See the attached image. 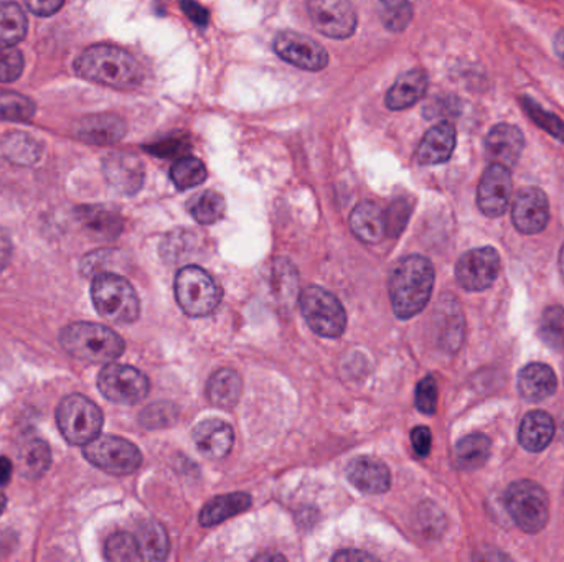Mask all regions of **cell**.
<instances>
[{
	"label": "cell",
	"mask_w": 564,
	"mask_h": 562,
	"mask_svg": "<svg viewBox=\"0 0 564 562\" xmlns=\"http://www.w3.org/2000/svg\"><path fill=\"white\" fill-rule=\"evenodd\" d=\"M434 266L428 258L408 256L399 261L389 276V297L393 312L408 320L424 310L433 296Z\"/></svg>",
	"instance_id": "cell-1"
},
{
	"label": "cell",
	"mask_w": 564,
	"mask_h": 562,
	"mask_svg": "<svg viewBox=\"0 0 564 562\" xmlns=\"http://www.w3.org/2000/svg\"><path fill=\"white\" fill-rule=\"evenodd\" d=\"M76 73L88 82L115 89L137 88L143 83V68L134 57L112 45L86 48L75 63Z\"/></svg>",
	"instance_id": "cell-2"
},
{
	"label": "cell",
	"mask_w": 564,
	"mask_h": 562,
	"mask_svg": "<svg viewBox=\"0 0 564 562\" xmlns=\"http://www.w3.org/2000/svg\"><path fill=\"white\" fill-rule=\"evenodd\" d=\"M60 344L72 357L96 364L112 363L125 348L124 340L115 331L89 322L68 325L61 331Z\"/></svg>",
	"instance_id": "cell-3"
},
{
	"label": "cell",
	"mask_w": 564,
	"mask_h": 562,
	"mask_svg": "<svg viewBox=\"0 0 564 562\" xmlns=\"http://www.w3.org/2000/svg\"><path fill=\"white\" fill-rule=\"evenodd\" d=\"M92 299L99 315L112 324H132L141 313L134 287L118 274L99 273L93 280Z\"/></svg>",
	"instance_id": "cell-4"
},
{
	"label": "cell",
	"mask_w": 564,
	"mask_h": 562,
	"mask_svg": "<svg viewBox=\"0 0 564 562\" xmlns=\"http://www.w3.org/2000/svg\"><path fill=\"white\" fill-rule=\"evenodd\" d=\"M57 425L68 444L85 445L101 432V409L83 394H70L58 405Z\"/></svg>",
	"instance_id": "cell-5"
},
{
	"label": "cell",
	"mask_w": 564,
	"mask_h": 562,
	"mask_svg": "<svg viewBox=\"0 0 564 562\" xmlns=\"http://www.w3.org/2000/svg\"><path fill=\"white\" fill-rule=\"evenodd\" d=\"M505 506L518 528L537 535L550 522V499L543 487L531 480H518L505 493Z\"/></svg>",
	"instance_id": "cell-6"
},
{
	"label": "cell",
	"mask_w": 564,
	"mask_h": 562,
	"mask_svg": "<svg viewBox=\"0 0 564 562\" xmlns=\"http://www.w3.org/2000/svg\"><path fill=\"white\" fill-rule=\"evenodd\" d=\"M224 290L205 270L187 266L176 276V299L190 316H205L220 306Z\"/></svg>",
	"instance_id": "cell-7"
},
{
	"label": "cell",
	"mask_w": 564,
	"mask_h": 562,
	"mask_svg": "<svg viewBox=\"0 0 564 562\" xmlns=\"http://www.w3.org/2000/svg\"><path fill=\"white\" fill-rule=\"evenodd\" d=\"M299 306L314 334L325 338H338L344 334L347 327V313L334 294L322 287H308L299 297Z\"/></svg>",
	"instance_id": "cell-8"
},
{
	"label": "cell",
	"mask_w": 564,
	"mask_h": 562,
	"mask_svg": "<svg viewBox=\"0 0 564 562\" xmlns=\"http://www.w3.org/2000/svg\"><path fill=\"white\" fill-rule=\"evenodd\" d=\"M86 461L112 475H129L143 464V454L118 435H98L83 445Z\"/></svg>",
	"instance_id": "cell-9"
},
{
	"label": "cell",
	"mask_w": 564,
	"mask_h": 562,
	"mask_svg": "<svg viewBox=\"0 0 564 562\" xmlns=\"http://www.w3.org/2000/svg\"><path fill=\"white\" fill-rule=\"evenodd\" d=\"M98 387L103 396L112 403L137 405L149 394V380L137 368L108 363L99 373Z\"/></svg>",
	"instance_id": "cell-10"
},
{
	"label": "cell",
	"mask_w": 564,
	"mask_h": 562,
	"mask_svg": "<svg viewBox=\"0 0 564 562\" xmlns=\"http://www.w3.org/2000/svg\"><path fill=\"white\" fill-rule=\"evenodd\" d=\"M501 267V254L497 250L490 247L477 248V250L467 251L457 261L456 279L463 289L480 292L489 289L497 280Z\"/></svg>",
	"instance_id": "cell-11"
},
{
	"label": "cell",
	"mask_w": 564,
	"mask_h": 562,
	"mask_svg": "<svg viewBox=\"0 0 564 562\" xmlns=\"http://www.w3.org/2000/svg\"><path fill=\"white\" fill-rule=\"evenodd\" d=\"M308 12L325 37L344 40L356 34L357 12L350 0H308Z\"/></svg>",
	"instance_id": "cell-12"
},
{
	"label": "cell",
	"mask_w": 564,
	"mask_h": 562,
	"mask_svg": "<svg viewBox=\"0 0 564 562\" xmlns=\"http://www.w3.org/2000/svg\"><path fill=\"white\" fill-rule=\"evenodd\" d=\"M512 192H514V182H512L511 169L501 164H490L477 189V205L483 215L499 218L507 212Z\"/></svg>",
	"instance_id": "cell-13"
},
{
	"label": "cell",
	"mask_w": 564,
	"mask_h": 562,
	"mask_svg": "<svg viewBox=\"0 0 564 562\" xmlns=\"http://www.w3.org/2000/svg\"><path fill=\"white\" fill-rule=\"evenodd\" d=\"M274 51L280 60L308 71H321L327 67L328 55L322 45L298 32H283L274 40Z\"/></svg>",
	"instance_id": "cell-14"
},
{
	"label": "cell",
	"mask_w": 564,
	"mask_h": 562,
	"mask_svg": "<svg viewBox=\"0 0 564 562\" xmlns=\"http://www.w3.org/2000/svg\"><path fill=\"white\" fill-rule=\"evenodd\" d=\"M512 222L524 235H538L550 222V202L547 193L537 187H527L515 196Z\"/></svg>",
	"instance_id": "cell-15"
},
{
	"label": "cell",
	"mask_w": 564,
	"mask_h": 562,
	"mask_svg": "<svg viewBox=\"0 0 564 562\" xmlns=\"http://www.w3.org/2000/svg\"><path fill=\"white\" fill-rule=\"evenodd\" d=\"M103 174L109 186L122 195H134L144 183V166L137 155L112 152L103 160Z\"/></svg>",
	"instance_id": "cell-16"
},
{
	"label": "cell",
	"mask_w": 564,
	"mask_h": 562,
	"mask_svg": "<svg viewBox=\"0 0 564 562\" xmlns=\"http://www.w3.org/2000/svg\"><path fill=\"white\" fill-rule=\"evenodd\" d=\"M525 147V137L517 125L501 122L493 125L485 137L487 157L492 164H501V166L514 167L520 158Z\"/></svg>",
	"instance_id": "cell-17"
},
{
	"label": "cell",
	"mask_w": 564,
	"mask_h": 562,
	"mask_svg": "<svg viewBox=\"0 0 564 562\" xmlns=\"http://www.w3.org/2000/svg\"><path fill=\"white\" fill-rule=\"evenodd\" d=\"M347 478L351 486L367 495H382L392 486V474L379 458L357 457L348 464Z\"/></svg>",
	"instance_id": "cell-18"
},
{
	"label": "cell",
	"mask_w": 564,
	"mask_h": 562,
	"mask_svg": "<svg viewBox=\"0 0 564 562\" xmlns=\"http://www.w3.org/2000/svg\"><path fill=\"white\" fill-rule=\"evenodd\" d=\"M128 131L124 119L116 115H92L80 119L75 125V134L80 141L93 145H111L121 141Z\"/></svg>",
	"instance_id": "cell-19"
},
{
	"label": "cell",
	"mask_w": 564,
	"mask_h": 562,
	"mask_svg": "<svg viewBox=\"0 0 564 562\" xmlns=\"http://www.w3.org/2000/svg\"><path fill=\"white\" fill-rule=\"evenodd\" d=\"M457 134L456 129L449 122H440V124L431 128L422 137L418 151H416V160L421 166H440L447 163L451 155L456 148Z\"/></svg>",
	"instance_id": "cell-20"
},
{
	"label": "cell",
	"mask_w": 564,
	"mask_h": 562,
	"mask_svg": "<svg viewBox=\"0 0 564 562\" xmlns=\"http://www.w3.org/2000/svg\"><path fill=\"white\" fill-rule=\"evenodd\" d=\"M193 442L200 454L208 458H221L233 447L235 432L220 419H206L193 429Z\"/></svg>",
	"instance_id": "cell-21"
},
{
	"label": "cell",
	"mask_w": 564,
	"mask_h": 562,
	"mask_svg": "<svg viewBox=\"0 0 564 562\" xmlns=\"http://www.w3.org/2000/svg\"><path fill=\"white\" fill-rule=\"evenodd\" d=\"M428 92V76L422 70H409L396 77L395 85L386 93V108L403 111L421 101Z\"/></svg>",
	"instance_id": "cell-22"
},
{
	"label": "cell",
	"mask_w": 564,
	"mask_h": 562,
	"mask_svg": "<svg viewBox=\"0 0 564 562\" xmlns=\"http://www.w3.org/2000/svg\"><path fill=\"white\" fill-rule=\"evenodd\" d=\"M350 228L363 243H380L388 235L386 212L373 202L359 203L351 212Z\"/></svg>",
	"instance_id": "cell-23"
},
{
	"label": "cell",
	"mask_w": 564,
	"mask_h": 562,
	"mask_svg": "<svg viewBox=\"0 0 564 562\" xmlns=\"http://www.w3.org/2000/svg\"><path fill=\"white\" fill-rule=\"evenodd\" d=\"M557 380L548 364H527L518 374V391L521 397L531 403H540L556 391Z\"/></svg>",
	"instance_id": "cell-24"
},
{
	"label": "cell",
	"mask_w": 564,
	"mask_h": 562,
	"mask_svg": "<svg viewBox=\"0 0 564 562\" xmlns=\"http://www.w3.org/2000/svg\"><path fill=\"white\" fill-rule=\"evenodd\" d=\"M554 435V421L548 412L530 411L521 421L518 439L528 452H541L550 445Z\"/></svg>",
	"instance_id": "cell-25"
},
{
	"label": "cell",
	"mask_w": 564,
	"mask_h": 562,
	"mask_svg": "<svg viewBox=\"0 0 564 562\" xmlns=\"http://www.w3.org/2000/svg\"><path fill=\"white\" fill-rule=\"evenodd\" d=\"M243 393V381L240 374L230 368L217 371L214 376L209 378L206 394L212 405L221 409L235 408Z\"/></svg>",
	"instance_id": "cell-26"
},
{
	"label": "cell",
	"mask_w": 564,
	"mask_h": 562,
	"mask_svg": "<svg viewBox=\"0 0 564 562\" xmlns=\"http://www.w3.org/2000/svg\"><path fill=\"white\" fill-rule=\"evenodd\" d=\"M251 506V497L248 493H230V495L217 497L209 500L200 513V525L209 526L220 525L225 519L233 518L240 513L247 512Z\"/></svg>",
	"instance_id": "cell-27"
},
{
	"label": "cell",
	"mask_w": 564,
	"mask_h": 562,
	"mask_svg": "<svg viewBox=\"0 0 564 562\" xmlns=\"http://www.w3.org/2000/svg\"><path fill=\"white\" fill-rule=\"evenodd\" d=\"M83 228L98 239H115L122 229V219L118 213L105 206H83L76 210Z\"/></svg>",
	"instance_id": "cell-28"
},
{
	"label": "cell",
	"mask_w": 564,
	"mask_h": 562,
	"mask_svg": "<svg viewBox=\"0 0 564 562\" xmlns=\"http://www.w3.org/2000/svg\"><path fill=\"white\" fill-rule=\"evenodd\" d=\"M141 561H164L169 555V536L157 522H146L135 533Z\"/></svg>",
	"instance_id": "cell-29"
},
{
	"label": "cell",
	"mask_w": 564,
	"mask_h": 562,
	"mask_svg": "<svg viewBox=\"0 0 564 562\" xmlns=\"http://www.w3.org/2000/svg\"><path fill=\"white\" fill-rule=\"evenodd\" d=\"M490 439L483 434H470L460 439L454 449V464L460 470H477L490 457Z\"/></svg>",
	"instance_id": "cell-30"
},
{
	"label": "cell",
	"mask_w": 564,
	"mask_h": 562,
	"mask_svg": "<svg viewBox=\"0 0 564 562\" xmlns=\"http://www.w3.org/2000/svg\"><path fill=\"white\" fill-rule=\"evenodd\" d=\"M0 152L9 163L17 166H34L40 158L41 147L32 135L24 132H11L0 141Z\"/></svg>",
	"instance_id": "cell-31"
},
{
	"label": "cell",
	"mask_w": 564,
	"mask_h": 562,
	"mask_svg": "<svg viewBox=\"0 0 564 562\" xmlns=\"http://www.w3.org/2000/svg\"><path fill=\"white\" fill-rule=\"evenodd\" d=\"M27 17L21 5L0 2V45H17L27 35Z\"/></svg>",
	"instance_id": "cell-32"
},
{
	"label": "cell",
	"mask_w": 564,
	"mask_h": 562,
	"mask_svg": "<svg viewBox=\"0 0 564 562\" xmlns=\"http://www.w3.org/2000/svg\"><path fill=\"white\" fill-rule=\"evenodd\" d=\"M21 464L25 477L32 480L40 478L51 464V451L47 442L40 439L28 441L22 449Z\"/></svg>",
	"instance_id": "cell-33"
},
{
	"label": "cell",
	"mask_w": 564,
	"mask_h": 562,
	"mask_svg": "<svg viewBox=\"0 0 564 562\" xmlns=\"http://www.w3.org/2000/svg\"><path fill=\"white\" fill-rule=\"evenodd\" d=\"M541 340L551 350H563L564 348V309L560 306L548 307L540 320Z\"/></svg>",
	"instance_id": "cell-34"
},
{
	"label": "cell",
	"mask_w": 564,
	"mask_h": 562,
	"mask_svg": "<svg viewBox=\"0 0 564 562\" xmlns=\"http://www.w3.org/2000/svg\"><path fill=\"white\" fill-rule=\"evenodd\" d=\"M170 179L179 190L202 186L206 180V169L199 158L182 157L170 169Z\"/></svg>",
	"instance_id": "cell-35"
},
{
	"label": "cell",
	"mask_w": 564,
	"mask_h": 562,
	"mask_svg": "<svg viewBox=\"0 0 564 562\" xmlns=\"http://www.w3.org/2000/svg\"><path fill=\"white\" fill-rule=\"evenodd\" d=\"M35 103L15 92H0V121L25 122L34 118Z\"/></svg>",
	"instance_id": "cell-36"
},
{
	"label": "cell",
	"mask_w": 564,
	"mask_h": 562,
	"mask_svg": "<svg viewBox=\"0 0 564 562\" xmlns=\"http://www.w3.org/2000/svg\"><path fill=\"white\" fill-rule=\"evenodd\" d=\"M225 210H227V203H225L224 196L214 192V190H208V192L196 196L190 205V213L200 225L217 223L225 215Z\"/></svg>",
	"instance_id": "cell-37"
},
{
	"label": "cell",
	"mask_w": 564,
	"mask_h": 562,
	"mask_svg": "<svg viewBox=\"0 0 564 562\" xmlns=\"http://www.w3.org/2000/svg\"><path fill=\"white\" fill-rule=\"evenodd\" d=\"M521 106H524L525 112L530 116L531 121L543 129L544 132L556 139V141L564 142V122L561 121L557 116L553 112H548L543 106L538 105L535 99L524 96L521 98Z\"/></svg>",
	"instance_id": "cell-38"
},
{
	"label": "cell",
	"mask_w": 564,
	"mask_h": 562,
	"mask_svg": "<svg viewBox=\"0 0 564 562\" xmlns=\"http://www.w3.org/2000/svg\"><path fill=\"white\" fill-rule=\"evenodd\" d=\"M105 555L112 562L141 561L137 541L128 533H116L106 541Z\"/></svg>",
	"instance_id": "cell-39"
},
{
	"label": "cell",
	"mask_w": 564,
	"mask_h": 562,
	"mask_svg": "<svg viewBox=\"0 0 564 562\" xmlns=\"http://www.w3.org/2000/svg\"><path fill=\"white\" fill-rule=\"evenodd\" d=\"M24 71V57L14 45H0V82L12 83Z\"/></svg>",
	"instance_id": "cell-40"
},
{
	"label": "cell",
	"mask_w": 564,
	"mask_h": 562,
	"mask_svg": "<svg viewBox=\"0 0 564 562\" xmlns=\"http://www.w3.org/2000/svg\"><path fill=\"white\" fill-rule=\"evenodd\" d=\"M177 415H179V411L172 403H156V405L144 409L143 415H141V425L147 429L167 428V426L176 422Z\"/></svg>",
	"instance_id": "cell-41"
},
{
	"label": "cell",
	"mask_w": 564,
	"mask_h": 562,
	"mask_svg": "<svg viewBox=\"0 0 564 562\" xmlns=\"http://www.w3.org/2000/svg\"><path fill=\"white\" fill-rule=\"evenodd\" d=\"M416 408L422 415L433 416L437 408V383L433 376L419 381L416 387Z\"/></svg>",
	"instance_id": "cell-42"
},
{
	"label": "cell",
	"mask_w": 564,
	"mask_h": 562,
	"mask_svg": "<svg viewBox=\"0 0 564 562\" xmlns=\"http://www.w3.org/2000/svg\"><path fill=\"white\" fill-rule=\"evenodd\" d=\"M382 21L392 32H403L412 21V4L383 8Z\"/></svg>",
	"instance_id": "cell-43"
},
{
	"label": "cell",
	"mask_w": 564,
	"mask_h": 562,
	"mask_svg": "<svg viewBox=\"0 0 564 562\" xmlns=\"http://www.w3.org/2000/svg\"><path fill=\"white\" fill-rule=\"evenodd\" d=\"M409 208L408 203L399 202L393 203L392 208L386 212V222H388V232H393V235H398V232L403 231L405 228L406 222L409 218Z\"/></svg>",
	"instance_id": "cell-44"
},
{
	"label": "cell",
	"mask_w": 564,
	"mask_h": 562,
	"mask_svg": "<svg viewBox=\"0 0 564 562\" xmlns=\"http://www.w3.org/2000/svg\"><path fill=\"white\" fill-rule=\"evenodd\" d=\"M411 444L419 457H428L431 452V444H433V435H431L430 429L424 428V426L412 429Z\"/></svg>",
	"instance_id": "cell-45"
},
{
	"label": "cell",
	"mask_w": 564,
	"mask_h": 562,
	"mask_svg": "<svg viewBox=\"0 0 564 562\" xmlns=\"http://www.w3.org/2000/svg\"><path fill=\"white\" fill-rule=\"evenodd\" d=\"M147 151L153 152L159 157H176V155L183 154L189 148V144L182 139H169V141L160 142V144L149 145Z\"/></svg>",
	"instance_id": "cell-46"
},
{
	"label": "cell",
	"mask_w": 564,
	"mask_h": 562,
	"mask_svg": "<svg viewBox=\"0 0 564 562\" xmlns=\"http://www.w3.org/2000/svg\"><path fill=\"white\" fill-rule=\"evenodd\" d=\"M28 11L40 17H50L63 8L64 0H24Z\"/></svg>",
	"instance_id": "cell-47"
},
{
	"label": "cell",
	"mask_w": 564,
	"mask_h": 562,
	"mask_svg": "<svg viewBox=\"0 0 564 562\" xmlns=\"http://www.w3.org/2000/svg\"><path fill=\"white\" fill-rule=\"evenodd\" d=\"M180 8L185 12L187 17H189L193 24L199 25V27H205V25L208 24V12H206V9L202 8L199 2H195V0H182Z\"/></svg>",
	"instance_id": "cell-48"
},
{
	"label": "cell",
	"mask_w": 564,
	"mask_h": 562,
	"mask_svg": "<svg viewBox=\"0 0 564 562\" xmlns=\"http://www.w3.org/2000/svg\"><path fill=\"white\" fill-rule=\"evenodd\" d=\"M12 243L5 231L0 229V271H4L8 264L11 263Z\"/></svg>",
	"instance_id": "cell-49"
},
{
	"label": "cell",
	"mask_w": 564,
	"mask_h": 562,
	"mask_svg": "<svg viewBox=\"0 0 564 562\" xmlns=\"http://www.w3.org/2000/svg\"><path fill=\"white\" fill-rule=\"evenodd\" d=\"M372 554H367V552L356 551V549H350V551L338 552V554L334 555V561H373Z\"/></svg>",
	"instance_id": "cell-50"
},
{
	"label": "cell",
	"mask_w": 564,
	"mask_h": 562,
	"mask_svg": "<svg viewBox=\"0 0 564 562\" xmlns=\"http://www.w3.org/2000/svg\"><path fill=\"white\" fill-rule=\"evenodd\" d=\"M12 477V462L8 457H0V487L8 486Z\"/></svg>",
	"instance_id": "cell-51"
},
{
	"label": "cell",
	"mask_w": 564,
	"mask_h": 562,
	"mask_svg": "<svg viewBox=\"0 0 564 562\" xmlns=\"http://www.w3.org/2000/svg\"><path fill=\"white\" fill-rule=\"evenodd\" d=\"M553 47L557 58L564 63V31L557 32L556 37H554Z\"/></svg>",
	"instance_id": "cell-52"
},
{
	"label": "cell",
	"mask_w": 564,
	"mask_h": 562,
	"mask_svg": "<svg viewBox=\"0 0 564 562\" xmlns=\"http://www.w3.org/2000/svg\"><path fill=\"white\" fill-rule=\"evenodd\" d=\"M383 8H395V5L411 4V0H380Z\"/></svg>",
	"instance_id": "cell-53"
},
{
	"label": "cell",
	"mask_w": 564,
	"mask_h": 562,
	"mask_svg": "<svg viewBox=\"0 0 564 562\" xmlns=\"http://www.w3.org/2000/svg\"><path fill=\"white\" fill-rule=\"evenodd\" d=\"M273 559H277V561H285V555L280 554H263L254 558V561H273Z\"/></svg>",
	"instance_id": "cell-54"
},
{
	"label": "cell",
	"mask_w": 564,
	"mask_h": 562,
	"mask_svg": "<svg viewBox=\"0 0 564 562\" xmlns=\"http://www.w3.org/2000/svg\"><path fill=\"white\" fill-rule=\"evenodd\" d=\"M560 270H561V276H563V280H564V247L561 248V253H560Z\"/></svg>",
	"instance_id": "cell-55"
},
{
	"label": "cell",
	"mask_w": 564,
	"mask_h": 562,
	"mask_svg": "<svg viewBox=\"0 0 564 562\" xmlns=\"http://www.w3.org/2000/svg\"><path fill=\"white\" fill-rule=\"evenodd\" d=\"M5 509V499L4 497L0 495V515H2V512H4Z\"/></svg>",
	"instance_id": "cell-56"
}]
</instances>
